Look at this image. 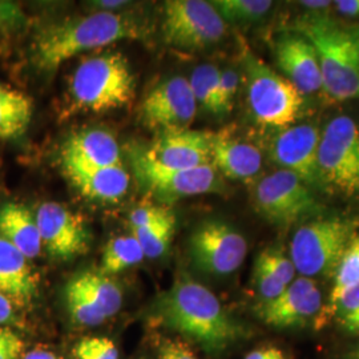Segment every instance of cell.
Returning a JSON list of instances; mask_svg holds the SVG:
<instances>
[{
    "label": "cell",
    "mask_w": 359,
    "mask_h": 359,
    "mask_svg": "<svg viewBox=\"0 0 359 359\" xmlns=\"http://www.w3.org/2000/svg\"><path fill=\"white\" fill-rule=\"evenodd\" d=\"M158 316L169 329L185 335L208 353H219L244 337V327L216 294L189 276H180L158 302Z\"/></svg>",
    "instance_id": "cell-1"
},
{
    "label": "cell",
    "mask_w": 359,
    "mask_h": 359,
    "mask_svg": "<svg viewBox=\"0 0 359 359\" xmlns=\"http://www.w3.org/2000/svg\"><path fill=\"white\" fill-rule=\"evenodd\" d=\"M142 27L127 16L100 11L43 28L34 41V62L44 72H55L80 53L103 48L126 39H142Z\"/></svg>",
    "instance_id": "cell-2"
},
{
    "label": "cell",
    "mask_w": 359,
    "mask_h": 359,
    "mask_svg": "<svg viewBox=\"0 0 359 359\" xmlns=\"http://www.w3.org/2000/svg\"><path fill=\"white\" fill-rule=\"evenodd\" d=\"M295 32L308 39L321 65L323 90L338 102L359 99V28L326 13L304 15Z\"/></svg>",
    "instance_id": "cell-3"
},
{
    "label": "cell",
    "mask_w": 359,
    "mask_h": 359,
    "mask_svg": "<svg viewBox=\"0 0 359 359\" xmlns=\"http://www.w3.org/2000/svg\"><path fill=\"white\" fill-rule=\"evenodd\" d=\"M355 218L333 216L304 222L295 231L289 257L297 274L306 278H333L348 245L358 234Z\"/></svg>",
    "instance_id": "cell-4"
},
{
    "label": "cell",
    "mask_w": 359,
    "mask_h": 359,
    "mask_svg": "<svg viewBox=\"0 0 359 359\" xmlns=\"http://www.w3.org/2000/svg\"><path fill=\"white\" fill-rule=\"evenodd\" d=\"M135 86L127 59L118 52H105L77 65L69 96L77 109L102 114L126 107L135 96Z\"/></svg>",
    "instance_id": "cell-5"
},
{
    "label": "cell",
    "mask_w": 359,
    "mask_h": 359,
    "mask_svg": "<svg viewBox=\"0 0 359 359\" xmlns=\"http://www.w3.org/2000/svg\"><path fill=\"white\" fill-rule=\"evenodd\" d=\"M241 59L248 104L257 123L280 130L294 126L302 115L304 95L248 47Z\"/></svg>",
    "instance_id": "cell-6"
},
{
    "label": "cell",
    "mask_w": 359,
    "mask_h": 359,
    "mask_svg": "<svg viewBox=\"0 0 359 359\" xmlns=\"http://www.w3.org/2000/svg\"><path fill=\"white\" fill-rule=\"evenodd\" d=\"M252 200L261 217L281 228L302 225L323 212L313 189L294 173L283 169L257 180Z\"/></svg>",
    "instance_id": "cell-7"
},
{
    "label": "cell",
    "mask_w": 359,
    "mask_h": 359,
    "mask_svg": "<svg viewBox=\"0 0 359 359\" xmlns=\"http://www.w3.org/2000/svg\"><path fill=\"white\" fill-rule=\"evenodd\" d=\"M318 169L322 187L359 194V129L348 116H337L321 132Z\"/></svg>",
    "instance_id": "cell-8"
},
{
    "label": "cell",
    "mask_w": 359,
    "mask_h": 359,
    "mask_svg": "<svg viewBox=\"0 0 359 359\" xmlns=\"http://www.w3.org/2000/svg\"><path fill=\"white\" fill-rule=\"evenodd\" d=\"M164 41L185 51L204 50L225 36L226 23L210 1L168 0L161 25Z\"/></svg>",
    "instance_id": "cell-9"
},
{
    "label": "cell",
    "mask_w": 359,
    "mask_h": 359,
    "mask_svg": "<svg viewBox=\"0 0 359 359\" xmlns=\"http://www.w3.org/2000/svg\"><path fill=\"white\" fill-rule=\"evenodd\" d=\"M129 156L139 185L164 203L222 191V181L212 164L192 169H167L148 161L139 148L132 149Z\"/></svg>",
    "instance_id": "cell-10"
},
{
    "label": "cell",
    "mask_w": 359,
    "mask_h": 359,
    "mask_svg": "<svg viewBox=\"0 0 359 359\" xmlns=\"http://www.w3.org/2000/svg\"><path fill=\"white\" fill-rule=\"evenodd\" d=\"M189 253L197 269L222 277L244 264L248 243L231 224L222 219H206L193 231Z\"/></svg>",
    "instance_id": "cell-11"
},
{
    "label": "cell",
    "mask_w": 359,
    "mask_h": 359,
    "mask_svg": "<svg viewBox=\"0 0 359 359\" xmlns=\"http://www.w3.org/2000/svg\"><path fill=\"white\" fill-rule=\"evenodd\" d=\"M197 114V103L189 80L175 76L156 86L140 105L145 127L163 130L188 129Z\"/></svg>",
    "instance_id": "cell-12"
},
{
    "label": "cell",
    "mask_w": 359,
    "mask_h": 359,
    "mask_svg": "<svg viewBox=\"0 0 359 359\" xmlns=\"http://www.w3.org/2000/svg\"><path fill=\"white\" fill-rule=\"evenodd\" d=\"M321 130L311 124H298L280 130L271 140L269 156L278 167L294 173L309 188H322L318 169Z\"/></svg>",
    "instance_id": "cell-13"
},
{
    "label": "cell",
    "mask_w": 359,
    "mask_h": 359,
    "mask_svg": "<svg viewBox=\"0 0 359 359\" xmlns=\"http://www.w3.org/2000/svg\"><path fill=\"white\" fill-rule=\"evenodd\" d=\"M322 308L321 289L316 280L299 276L276 299L259 304L258 316L276 329H295L316 322Z\"/></svg>",
    "instance_id": "cell-14"
},
{
    "label": "cell",
    "mask_w": 359,
    "mask_h": 359,
    "mask_svg": "<svg viewBox=\"0 0 359 359\" xmlns=\"http://www.w3.org/2000/svg\"><path fill=\"white\" fill-rule=\"evenodd\" d=\"M43 248L56 258L69 259L86 253L90 234L84 221L59 203H43L35 215Z\"/></svg>",
    "instance_id": "cell-15"
},
{
    "label": "cell",
    "mask_w": 359,
    "mask_h": 359,
    "mask_svg": "<svg viewBox=\"0 0 359 359\" xmlns=\"http://www.w3.org/2000/svg\"><path fill=\"white\" fill-rule=\"evenodd\" d=\"M142 156L167 169H192L210 164L209 132L193 129L163 130L149 148H139Z\"/></svg>",
    "instance_id": "cell-16"
},
{
    "label": "cell",
    "mask_w": 359,
    "mask_h": 359,
    "mask_svg": "<svg viewBox=\"0 0 359 359\" xmlns=\"http://www.w3.org/2000/svg\"><path fill=\"white\" fill-rule=\"evenodd\" d=\"M274 53L283 76L302 95L323 90L318 55L308 39L297 32H285L277 39Z\"/></svg>",
    "instance_id": "cell-17"
},
{
    "label": "cell",
    "mask_w": 359,
    "mask_h": 359,
    "mask_svg": "<svg viewBox=\"0 0 359 359\" xmlns=\"http://www.w3.org/2000/svg\"><path fill=\"white\" fill-rule=\"evenodd\" d=\"M210 164L226 179L257 181L262 169V154L255 144L228 132H209Z\"/></svg>",
    "instance_id": "cell-18"
},
{
    "label": "cell",
    "mask_w": 359,
    "mask_h": 359,
    "mask_svg": "<svg viewBox=\"0 0 359 359\" xmlns=\"http://www.w3.org/2000/svg\"><path fill=\"white\" fill-rule=\"evenodd\" d=\"M63 169L71 184L90 200L115 203L128 191L130 179L123 164L95 168L63 161Z\"/></svg>",
    "instance_id": "cell-19"
},
{
    "label": "cell",
    "mask_w": 359,
    "mask_h": 359,
    "mask_svg": "<svg viewBox=\"0 0 359 359\" xmlns=\"http://www.w3.org/2000/svg\"><path fill=\"white\" fill-rule=\"evenodd\" d=\"M62 160L84 167L121 165L115 136L104 129H86L71 136L63 147Z\"/></svg>",
    "instance_id": "cell-20"
},
{
    "label": "cell",
    "mask_w": 359,
    "mask_h": 359,
    "mask_svg": "<svg viewBox=\"0 0 359 359\" xmlns=\"http://www.w3.org/2000/svg\"><path fill=\"white\" fill-rule=\"evenodd\" d=\"M0 293L19 304H28L38 294L34 270L13 244L0 236Z\"/></svg>",
    "instance_id": "cell-21"
},
{
    "label": "cell",
    "mask_w": 359,
    "mask_h": 359,
    "mask_svg": "<svg viewBox=\"0 0 359 359\" xmlns=\"http://www.w3.org/2000/svg\"><path fill=\"white\" fill-rule=\"evenodd\" d=\"M0 236L28 259L41 252L43 245L35 216L22 204L7 203L0 206Z\"/></svg>",
    "instance_id": "cell-22"
},
{
    "label": "cell",
    "mask_w": 359,
    "mask_h": 359,
    "mask_svg": "<svg viewBox=\"0 0 359 359\" xmlns=\"http://www.w3.org/2000/svg\"><path fill=\"white\" fill-rule=\"evenodd\" d=\"M34 115V102L22 90L0 84V140H16L26 135Z\"/></svg>",
    "instance_id": "cell-23"
},
{
    "label": "cell",
    "mask_w": 359,
    "mask_h": 359,
    "mask_svg": "<svg viewBox=\"0 0 359 359\" xmlns=\"http://www.w3.org/2000/svg\"><path fill=\"white\" fill-rule=\"evenodd\" d=\"M359 285V233L348 245L333 277V286L327 302L323 305L321 314L316 320V327L321 329L333 318L334 309L342 295Z\"/></svg>",
    "instance_id": "cell-24"
},
{
    "label": "cell",
    "mask_w": 359,
    "mask_h": 359,
    "mask_svg": "<svg viewBox=\"0 0 359 359\" xmlns=\"http://www.w3.org/2000/svg\"><path fill=\"white\" fill-rule=\"evenodd\" d=\"M75 281L107 318L114 317L121 309L123 292L103 271H86L75 277Z\"/></svg>",
    "instance_id": "cell-25"
},
{
    "label": "cell",
    "mask_w": 359,
    "mask_h": 359,
    "mask_svg": "<svg viewBox=\"0 0 359 359\" xmlns=\"http://www.w3.org/2000/svg\"><path fill=\"white\" fill-rule=\"evenodd\" d=\"M176 229V216L169 209L164 216L157 218L154 222L132 231V236L142 245L144 255L148 258H158L163 256L172 243Z\"/></svg>",
    "instance_id": "cell-26"
},
{
    "label": "cell",
    "mask_w": 359,
    "mask_h": 359,
    "mask_svg": "<svg viewBox=\"0 0 359 359\" xmlns=\"http://www.w3.org/2000/svg\"><path fill=\"white\" fill-rule=\"evenodd\" d=\"M144 257L142 245L132 234L118 236L109 240L104 249L102 270L105 274L118 273L140 264Z\"/></svg>",
    "instance_id": "cell-27"
},
{
    "label": "cell",
    "mask_w": 359,
    "mask_h": 359,
    "mask_svg": "<svg viewBox=\"0 0 359 359\" xmlns=\"http://www.w3.org/2000/svg\"><path fill=\"white\" fill-rule=\"evenodd\" d=\"M228 25H256L264 20L273 7L270 0H215L210 1Z\"/></svg>",
    "instance_id": "cell-28"
},
{
    "label": "cell",
    "mask_w": 359,
    "mask_h": 359,
    "mask_svg": "<svg viewBox=\"0 0 359 359\" xmlns=\"http://www.w3.org/2000/svg\"><path fill=\"white\" fill-rule=\"evenodd\" d=\"M219 71L216 65H203L194 68L189 84L197 107L215 116H221L218 104Z\"/></svg>",
    "instance_id": "cell-29"
},
{
    "label": "cell",
    "mask_w": 359,
    "mask_h": 359,
    "mask_svg": "<svg viewBox=\"0 0 359 359\" xmlns=\"http://www.w3.org/2000/svg\"><path fill=\"white\" fill-rule=\"evenodd\" d=\"M65 302L71 317L79 325L96 326L107 320L103 311L90 301L75 278L71 280L65 287Z\"/></svg>",
    "instance_id": "cell-30"
},
{
    "label": "cell",
    "mask_w": 359,
    "mask_h": 359,
    "mask_svg": "<svg viewBox=\"0 0 359 359\" xmlns=\"http://www.w3.org/2000/svg\"><path fill=\"white\" fill-rule=\"evenodd\" d=\"M333 318L347 333L359 334V285L338 299Z\"/></svg>",
    "instance_id": "cell-31"
},
{
    "label": "cell",
    "mask_w": 359,
    "mask_h": 359,
    "mask_svg": "<svg viewBox=\"0 0 359 359\" xmlns=\"http://www.w3.org/2000/svg\"><path fill=\"white\" fill-rule=\"evenodd\" d=\"M258 258L271 270V273L287 286L297 278V270L290 259V257L286 256L281 248L270 246L268 249L262 250Z\"/></svg>",
    "instance_id": "cell-32"
},
{
    "label": "cell",
    "mask_w": 359,
    "mask_h": 359,
    "mask_svg": "<svg viewBox=\"0 0 359 359\" xmlns=\"http://www.w3.org/2000/svg\"><path fill=\"white\" fill-rule=\"evenodd\" d=\"M76 359H118V351L109 338L90 337L77 342L74 347Z\"/></svg>",
    "instance_id": "cell-33"
},
{
    "label": "cell",
    "mask_w": 359,
    "mask_h": 359,
    "mask_svg": "<svg viewBox=\"0 0 359 359\" xmlns=\"http://www.w3.org/2000/svg\"><path fill=\"white\" fill-rule=\"evenodd\" d=\"M255 286L261 304H266L276 299L286 289V286L258 257L255 262Z\"/></svg>",
    "instance_id": "cell-34"
},
{
    "label": "cell",
    "mask_w": 359,
    "mask_h": 359,
    "mask_svg": "<svg viewBox=\"0 0 359 359\" xmlns=\"http://www.w3.org/2000/svg\"><path fill=\"white\" fill-rule=\"evenodd\" d=\"M240 75L233 68H225L219 71V84H218V104L221 116L228 115L233 108L234 97L238 90Z\"/></svg>",
    "instance_id": "cell-35"
},
{
    "label": "cell",
    "mask_w": 359,
    "mask_h": 359,
    "mask_svg": "<svg viewBox=\"0 0 359 359\" xmlns=\"http://www.w3.org/2000/svg\"><path fill=\"white\" fill-rule=\"evenodd\" d=\"M22 350V339L10 329L0 327V359H16Z\"/></svg>",
    "instance_id": "cell-36"
},
{
    "label": "cell",
    "mask_w": 359,
    "mask_h": 359,
    "mask_svg": "<svg viewBox=\"0 0 359 359\" xmlns=\"http://www.w3.org/2000/svg\"><path fill=\"white\" fill-rule=\"evenodd\" d=\"M25 22V13L13 1L0 0V31L18 27Z\"/></svg>",
    "instance_id": "cell-37"
},
{
    "label": "cell",
    "mask_w": 359,
    "mask_h": 359,
    "mask_svg": "<svg viewBox=\"0 0 359 359\" xmlns=\"http://www.w3.org/2000/svg\"><path fill=\"white\" fill-rule=\"evenodd\" d=\"M160 359H197L192 351L179 342H169L161 350Z\"/></svg>",
    "instance_id": "cell-38"
},
{
    "label": "cell",
    "mask_w": 359,
    "mask_h": 359,
    "mask_svg": "<svg viewBox=\"0 0 359 359\" xmlns=\"http://www.w3.org/2000/svg\"><path fill=\"white\" fill-rule=\"evenodd\" d=\"M334 7L337 11L350 16V18H359V0H338L334 1Z\"/></svg>",
    "instance_id": "cell-39"
},
{
    "label": "cell",
    "mask_w": 359,
    "mask_h": 359,
    "mask_svg": "<svg viewBox=\"0 0 359 359\" xmlns=\"http://www.w3.org/2000/svg\"><path fill=\"white\" fill-rule=\"evenodd\" d=\"M245 359H286L283 351L277 347H266L252 351Z\"/></svg>",
    "instance_id": "cell-40"
},
{
    "label": "cell",
    "mask_w": 359,
    "mask_h": 359,
    "mask_svg": "<svg viewBox=\"0 0 359 359\" xmlns=\"http://www.w3.org/2000/svg\"><path fill=\"white\" fill-rule=\"evenodd\" d=\"M13 302L10 298L0 293V323H6L13 318Z\"/></svg>",
    "instance_id": "cell-41"
},
{
    "label": "cell",
    "mask_w": 359,
    "mask_h": 359,
    "mask_svg": "<svg viewBox=\"0 0 359 359\" xmlns=\"http://www.w3.org/2000/svg\"><path fill=\"white\" fill-rule=\"evenodd\" d=\"M299 4H302V7L311 10L313 13H322L323 10H327L333 3L332 1H326V0H322V1H301Z\"/></svg>",
    "instance_id": "cell-42"
},
{
    "label": "cell",
    "mask_w": 359,
    "mask_h": 359,
    "mask_svg": "<svg viewBox=\"0 0 359 359\" xmlns=\"http://www.w3.org/2000/svg\"><path fill=\"white\" fill-rule=\"evenodd\" d=\"M25 359H62L59 358L57 355H55L52 351L48 350H43V348H36V350H32L29 351L28 354H26Z\"/></svg>",
    "instance_id": "cell-43"
},
{
    "label": "cell",
    "mask_w": 359,
    "mask_h": 359,
    "mask_svg": "<svg viewBox=\"0 0 359 359\" xmlns=\"http://www.w3.org/2000/svg\"><path fill=\"white\" fill-rule=\"evenodd\" d=\"M100 7H103V8H109V10H112V8H116V7H121V6H124L126 4V1H99L97 3Z\"/></svg>",
    "instance_id": "cell-44"
},
{
    "label": "cell",
    "mask_w": 359,
    "mask_h": 359,
    "mask_svg": "<svg viewBox=\"0 0 359 359\" xmlns=\"http://www.w3.org/2000/svg\"><path fill=\"white\" fill-rule=\"evenodd\" d=\"M345 359H359V344H357L347 353Z\"/></svg>",
    "instance_id": "cell-45"
}]
</instances>
